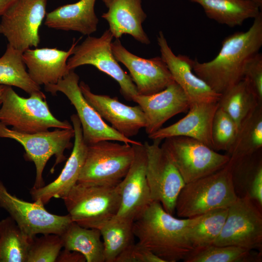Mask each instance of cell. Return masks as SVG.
Listing matches in <instances>:
<instances>
[{"mask_svg":"<svg viewBox=\"0 0 262 262\" xmlns=\"http://www.w3.org/2000/svg\"><path fill=\"white\" fill-rule=\"evenodd\" d=\"M6 87V85H0V105L2 104L4 93Z\"/></svg>","mask_w":262,"mask_h":262,"instance_id":"60d3db41","label":"cell"},{"mask_svg":"<svg viewBox=\"0 0 262 262\" xmlns=\"http://www.w3.org/2000/svg\"><path fill=\"white\" fill-rule=\"evenodd\" d=\"M193 219L176 218L152 201L134 220L133 231L139 244L164 262L183 261L194 250L187 236Z\"/></svg>","mask_w":262,"mask_h":262,"instance_id":"7a4b0ae2","label":"cell"},{"mask_svg":"<svg viewBox=\"0 0 262 262\" xmlns=\"http://www.w3.org/2000/svg\"><path fill=\"white\" fill-rule=\"evenodd\" d=\"M70 119L75 133L72 152L56 180L47 185L31 189L30 193L33 201L39 199L45 205L52 198L63 199L78 182L86 158L87 145L83 140L77 114L72 115Z\"/></svg>","mask_w":262,"mask_h":262,"instance_id":"d6986e66","label":"cell"},{"mask_svg":"<svg viewBox=\"0 0 262 262\" xmlns=\"http://www.w3.org/2000/svg\"><path fill=\"white\" fill-rule=\"evenodd\" d=\"M16 0H0V16H2Z\"/></svg>","mask_w":262,"mask_h":262,"instance_id":"ab89813d","label":"cell"},{"mask_svg":"<svg viewBox=\"0 0 262 262\" xmlns=\"http://www.w3.org/2000/svg\"><path fill=\"white\" fill-rule=\"evenodd\" d=\"M47 0H17L1 16L0 34L8 44L23 52L38 47L39 30L46 13Z\"/></svg>","mask_w":262,"mask_h":262,"instance_id":"5bb4252c","label":"cell"},{"mask_svg":"<svg viewBox=\"0 0 262 262\" xmlns=\"http://www.w3.org/2000/svg\"><path fill=\"white\" fill-rule=\"evenodd\" d=\"M162 140L145 142L146 177L152 201L159 202L164 210L173 214L178 195L185 182L166 151Z\"/></svg>","mask_w":262,"mask_h":262,"instance_id":"8fae6325","label":"cell"},{"mask_svg":"<svg viewBox=\"0 0 262 262\" xmlns=\"http://www.w3.org/2000/svg\"><path fill=\"white\" fill-rule=\"evenodd\" d=\"M164 139L162 147L170 156L185 183L211 174L229 162V155L219 153L195 139L174 136Z\"/></svg>","mask_w":262,"mask_h":262,"instance_id":"ba28073f","label":"cell"},{"mask_svg":"<svg viewBox=\"0 0 262 262\" xmlns=\"http://www.w3.org/2000/svg\"><path fill=\"white\" fill-rule=\"evenodd\" d=\"M133 162L119 183L120 205L115 216L133 221L152 201L146 177L147 153L144 144L132 145Z\"/></svg>","mask_w":262,"mask_h":262,"instance_id":"2e32d148","label":"cell"},{"mask_svg":"<svg viewBox=\"0 0 262 262\" xmlns=\"http://www.w3.org/2000/svg\"><path fill=\"white\" fill-rule=\"evenodd\" d=\"M262 147V104L239 128L235 141L228 152L229 162L234 163L251 156Z\"/></svg>","mask_w":262,"mask_h":262,"instance_id":"83f0119b","label":"cell"},{"mask_svg":"<svg viewBox=\"0 0 262 262\" xmlns=\"http://www.w3.org/2000/svg\"><path fill=\"white\" fill-rule=\"evenodd\" d=\"M112 141L87 145L78 182L116 185L122 180L133 162L134 147L131 144Z\"/></svg>","mask_w":262,"mask_h":262,"instance_id":"8992f818","label":"cell"},{"mask_svg":"<svg viewBox=\"0 0 262 262\" xmlns=\"http://www.w3.org/2000/svg\"><path fill=\"white\" fill-rule=\"evenodd\" d=\"M161 57L165 62L174 81L180 87L190 104L218 102L220 95L214 92L193 70V60L186 55H176L162 31L157 36Z\"/></svg>","mask_w":262,"mask_h":262,"instance_id":"e0dca14e","label":"cell"},{"mask_svg":"<svg viewBox=\"0 0 262 262\" xmlns=\"http://www.w3.org/2000/svg\"><path fill=\"white\" fill-rule=\"evenodd\" d=\"M118 184L78 182L63 198L72 221L84 228L99 229L118 211L121 201Z\"/></svg>","mask_w":262,"mask_h":262,"instance_id":"277c9868","label":"cell"},{"mask_svg":"<svg viewBox=\"0 0 262 262\" xmlns=\"http://www.w3.org/2000/svg\"><path fill=\"white\" fill-rule=\"evenodd\" d=\"M218 103L200 102L190 104L187 115L177 122L161 128L148 135L153 140H163L174 136L195 139L213 148L212 126Z\"/></svg>","mask_w":262,"mask_h":262,"instance_id":"44dd1931","label":"cell"},{"mask_svg":"<svg viewBox=\"0 0 262 262\" xmlns=\"http://www.w3.org/2000/svg\"><path fill=\"white\" fill-rule=\"evenodd\" d=\"M65 249L82 254L87 262H104V249L98 229L86 228L72 221L60 235Z\"/></svg>","mask_w":262,"mask_h":262,"instance_id":"4316f807","label":"cell"},{"mask_svg":"<svg viewBox=\"0 0 262 262\" xmlns=\"http://www.w3.org/2000/svg\"><path fill=\"white\" fill-rule=\"evenodd\" d=\"M73 128L56 129L53 131H45L33 133L19 132L7 127L0 122V137L15 140L24 147L25 159L34 163L36 177L33 188L44 186L42 174L46 164L54 155V166L66 159L64 152L72 146L71 139L74 137Z\"/></svg>","mask_w":262,"mask_h":262,"instance_id":"52a82bcc","label":"cell"},{"mask_svg":"<svg viewBox=\"0 0 262 262\" xmlns=\"http://www.w3.org/2000/svg\"><path fill=\"white\" fill-rule=\"evenodd\" d=\"M96 0H80L60 6L47 13L45 25L49 28L90 35L97 30L98 23L95 12Z\"/></svg>","mask_w":262,"mask_h":262,"instance_id":"cb8c5ba5","label":"cell"},{"mask_svg":"<svg viewBox=\"0 0 262 262\" xmlns=\"http://www.w3.org/2000/svg\"><path fill=\"white\" fill-rule=\"evenodd\" d=\"M78 42L74 41L67 51L49 48L25 50L23 59L32 79L40 86L56 83L70 71L67 62Z\"/></svg>","mask_w":262,"mask_h":262,"instance_id":"603a6c76","label":"cell"},{"mask_svg":"<svg viewBox=\"0 0 262 262\" xmlns=\"http://www.w3.org/2000/svg\"><path fill=\"white\" fill-rule=\"evenodd\" d=\"M107 8L101 17L109 24L113 37L119 39L129 34L145 45L150 43L142 24L147 17L142 6V0H102Z\"/></svg>","mask_w":262,"mask_h":262,"instance_id":"7402d4cb","label":"cell"},{"mask_svg":"<svg viewBox=\"0 0 262 262\" xmlns=\"http://www.w3.org/2000/svg\"><path fill=\"white\" fill-rule=\"evenodd\" d=\"M189 0L200 5L209 18L231 27L254 19L261 12L257 4L248 0Z\"/></svg>","mask_w":262,"mask_h":262,"instance_id":"d4e9b609","label":"cell"},{"mask_svg":"<svg viewBox=\"0 0 262 262\" xmlns=\"http://www.w3.org/2000/svg\"><path fill=\"white\" fill-rule=\"evenodd\" d=\"M32 240L27 262H55L63 247L60 235L46 234Z\"/></svg>","mask_w":262,"mask_h":262,"instance_id":"d590c367","label":"cell"},{"mask_svg":"<svg viewBox=\"0 0 262 262\" xmlns=\"http://www.w3.org/2000/svg\"><path fill=\"white\" fill-rule=\"evenodd\" d=\"M115 262H164L151 251L138 243L128 246L115 259Z\"/></svg>","mask_w":262,"mask_h":262,"instance_id":"74e56055","label":"cell"},{"mask_svg":"<svg viewBox=\"0 0 262 262\" xmlns=\"http://www.w3.org/2000/svg\"><path fill=\"white\" fill-rule=\"evenodd\" d=\"M112 49L116 60L128 69L138 95L148 96L156 93L174 82L161 56L141 58L127 50L119 39L112 42Z\"/></svg>","mask_w":262,"mask_h":262,"instance_id":"9a60e30c","label":"cell"},{"mask_svg":"<svg viewBox=\"0 0 262 262\" xmlns=\"http://www.w3.org/2000/svg\"><path fill=\"white\" fill-rule=\"evenodd\" d=\"M257 152L234 163L229 162L238 197L248 196L262 209V160L261 156L257 157Z\"/></svg>","mask_w":262,"mask_h":262,"instance_id":"484cf974","label":"cell"},{"mask_svg":"<svg viewBox=\"0 0 262 262\" xmlns=\"http://www.w3.org/2000/svg\"><path fill=\"white\" fill-rule=\"evenodd\" d=\"M243 79L249 87L262 102V54H255L248 61L246 66Z\"/></svg>","mask_w":262,"mask_h":262,"instance_id":"8d00e7d4","label":"cell"},{"mask_svg":"<svg viewBox=\"0 0 262 262\" xmlns=\"http://www.w3.org/2000/svg\"><path fill=\"white\" fill-rule=\"evenodd\" d=\"M133 223V221L115 216L99 228L104 262H115L118 256L134 243Z\"/></svg>","mask_w":262,"mask_h":262,"instance_id":"1f68e13d","label":"cell"},{"mask_svg":"<svg viewBox=\"0 0 262 262\" xmlns=\"http://www.w3.org/2000/svg\"><path fill=\"white\" fill-rule=\"evenodd\" d=\"M218 106L226 112L239 128L257 108L262 104L243 79L221 94Z\"/></svg>","mask_w":262,"mask_h":262,"instance_id":"f546056e","label":"cell"},{"mask_svg":"<svg viewBox=\"0 0 262 262\" xmlns=\"http://www.w3.org/2000/svg\"><path fill=\"white\" fill-rule=\"evenodd\" d=\"M33 238L10 216L0 221V262H27Z\"/></svg>","mask_w":262,"mask_h":262,"instance_id":"d6a6232c","label":"cell"},{"mask_svg":"<svg viewBox=\"0 0 262 262\" xmlns=\"http://www.w3.org/2000/svg\"><path fill=\"white\" fill-rule=\"evenodd\" d=\"M56 262H86V260L80 253L65 249L63 251H60Z\"/></svg>","mask_w":262,"mask_h":262,"instance_id":"f35d334b","label":"cell"},{"mask_svg":"<svg viewBox=\"0 0 262 262\" xmlns=\"http://www.w3.org/2000/svg\"><path fill=\"white\" fill-rule=\"evenodd\" d=\"M228 208L217 209L193 217L187 236L194 250L214 244L223 227Z\"/></svg>","mask_w":262,"mask_h":262,"instance_id":"4dcf8cb0","label":"cell"},{"mask_svg":"<svg viewBox=\"0 0 262 262\" xmlns=\"http://www.w3.org/2000/svg\"><path fill=\"white\" fill-rule=\"evenodd\" d=\"M0 109V122L22 133H33L49 128L71 129L67 121H60L51 114L43 94H33L28 98L19 96L7 86Z\"/></svg>","mask_w":262,"mask_h":262,"instance_id":"5b68a950","label":"cell"},{"mask_svg":"<svg viewBox=\"0 0 262 262\" xmlns=\"http://www.w3.org/2000/svg\"><path fill=\"white\" fill-rule=\"evenodd\" d=\"M113 36L110 30L96 37L88 35L80 45H76L67 62L69 70L83 65H92L110 76L118 83L120 93L128 101L138 95L136 87L130 75L121 67L113 54Z\"/></svg>","mask_w":262,"mask_h":262,"instance_id":"30bf717a","label":"cell"},{"mask_svg":"<svg viewBox=\"0 0 262 262\" xmlns=\"http://www.w3.org/2000/svg\"><path fill=\"white\" fill-rule=\"evenodd\" d=\"M132 101L144 112L145 129L148 135L162 128L170 118L188 111L190 105L187 96L175 81L156 93L148 96L137 95Z\"/></svg>","mask_w":262,"mask_h":262,"instance_id":"ffe728a7","label":"cell"},{"mask_svg":"<svg viewBox=\"0 0 262 262\" xmlns=\"http://www.w3.org/2000/svg\"><path fill=\"white\" fill-rule=\"evenodd\" d=\"M262 252L234 246L212 245L193 250L184 262H260Z\"/></svg>","mask_w":262,"mask_h":262,"instance_id":"836d02e7","label":"cell"},{"mask_svg":"<svg viewBox=\"0 0 262 262\" xmlns=\"http://www.w3.org/2000/svg\"><path fill=\"white\" fill-rule=\"evenodd\" d=\"M79 76L71 70L56 83L45 86L47 92L56 95L58 92L64 94L76 111L82 129L83 138L87 145L108 140L129 143H142L127 138L104 121L98 112L87 102L79 86Z\"/></svg>","mask_w":262,"mask_h":262,"instance_id":"9c48e42d","label":"cell"},{"mask_svg":"<svg viewBox=\"0 0 262 262\" xmlns=\"http://www.w3.org/2000/svg\"><path fill=\"white\" fill-rule=\"evenodd\" d=\"M238 131V128L234 120L218 106L212 126L213 149L229 152L235 141Z\"/></svg>","mask_w":262,"mask_h":262,"instance_id":"e575fe53","label":"cell"},{"mask_svg":"<svg viewBox=\"0 0 262 262\" xmlns=\"http://www.w3.org/2000/svg\"><path fill=\"white\" fill-rule=\"evenodd\" d=\"M262 46V13L246 32L226 37L217 55L201 63L193 60V70L220 95L243 79L246 64Z\"/></svg>","mask_w":262,"mask_h":262,"instance_id":"6da1fadb","label":"cell"},{"mask_svg":"<svg viewBox=\"0 0 262 262\" xmlns=\"http://www.w3.org/2000/svg\"><path fill=\"white\" fill-rule=\"evenodd\" d=\"M39 199L30 202L11 194L0 180V208L6 211L29 237L37 234L61 235L72 222L70 215L50 213Z\"/></svg>","mask_w":262,"mask_h":262,"instance_id":"4fadbf2b","label":"cell"},{"mask_svg":"<svg viewBox=\"0 0 262 262\" xmlns=\"http://www.w3.org/2000/svg\"><path fill=\"white\" fill-rule=\"evenodd\" d=\"M228 163L221 169L185 183L177 197L175 212L178 217L192 218L213 210L229 208L237 199Z\"/></svg>","mask_w":262,"mask_h":262,"instance_id":"3957f363","label":"cell"},{"mask_svg":"<svg viewBox=\"0 0 262 262\" xmlns=\"http://www.w3.org/2000/svg\"><path fill=\"white\" fill-rule=\"evenodd\" d=\"M79 86L87 102L103 119L111 124L113 129L123 136L130 138L145 127V115L139 105L128 106L120 102L116 97L94 94L82 81L79 83Z\"/></svg>","mask_w":262,"mask_h":262,"instance_id":"ac0fdd59","label":"cell"},{"mask_svg":"<svg viewBox=\"0 0 262 262\" xmlns=\"http://www.w3.org/2000/svg\"><path fill=\"white\" fill-rule=\"evenodd\" d=\"M22 53L8 44L0 58V85L17 87L30 95L43 94L40 86L32 79L26 70Z\"/></svg>","mask_w":262,"mask_h":262,"instance_id":"f1b7e54d","label":"cell"},{"mask_svg":"<svg viewBox=\"0 0 262 262\" xmlns=\"http://www.w3.org/2000/svg\"><path fill=\"white\" fill-rule=\"evenodd\" d=\"M250 0L256 4H257L260 8L262 6V0Z\"/></svg>","mask_w":262,"mask_h":262,"instance_id":"b9f144b4","label":"cell"},{"mask_svg":"<svg viewBox=\"0 0 262 262\" xmlns=\"http://www.w3.org/2000/svg\"><path fill=\"white\" fill-rule=\"evenodd\" d=\"M262 209L247 196L228 208L222 229L213 245L234 246L262 252Z\"/></svg>","mask_w":262,"mask_h":262,"instance_id":"7c38bea8","label":"cell"}]
</instances>
